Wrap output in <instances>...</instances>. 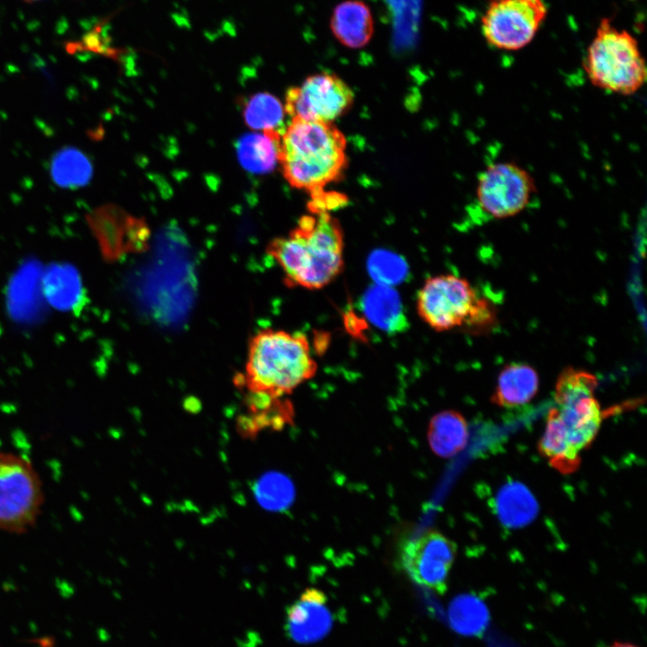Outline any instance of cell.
<instances>
[{"instance_id": "4fadbf2b", "label": "cell", "mask_w": 647, "mask_h": 647, "mask_svg": "<svg viewBox=\"0 0 647 647\" xmlns=\"http://www.w3.org/2000/svg\"><path fill=\"white\" fill-rule=\"evenodd\" d=\"M330 27L333 36L343 46L363 48L373 36L372 13L363 1H343L333 9Z\"/></svg>"}, {"instance_id": "ba28073f", "label": "cell", "mask_w": 647, "mask_h": 647, "mask_svg": "<svg viewBox=\"0 0 647 647\" xmlns=\"http://www.w3.org/2000/svg\"><path fill=\"white\" fill-rule=\"evenodd\" d=\"M546 14L543 0H487L483 35L498 49L518 50L531 42Z\"/></svg>"}, {"instance_id": "2e32d148", "label": "cell", "mask_w": 647, "mask_h": 647, "mask_svg": "<svg viewBox=\"0 0 647 647\" xmlns=\"http://www.w3.org/2000/svg\"><path fill=\"white\" fill-rule=\"evenodd\" d=\"M282 133L261 131L242 136L236 143L237 157L241 165L253 173L271 172L279 162Z\"/></svg>"}, {"instance_id": "ac0fdd59", "label": "cell", "mask_w": 647, "mask_h": 647, "mask_svg": "<svg viewBox=\"0 0 647 647\" xmlns=\"http://www.w3.org/2000/svg\"><path fill=\"white\" fill-rule=\"evenodd\" d=\"M362 305L369 321L383 331H401L406 324L401 299L391 286L377 283L369 288Z\"/></svg>"}, {"instance_id": "5bb4252c", "label": "cell", "mask_w": 647, "mask_h": 647, "mask_svg": "<svg viewBox=\"0 0 647 647\" xmlns=\"http://www.w3.org/2000/svg\"><path fill=\"white\" fill-rule=\"evenodd\" d=\"M539 388L537 372L526 363L514 362L501 371L492 402L503 408L526 405Z\"/></svg>"}, {"instance_id": "5b68a950", "label": "cell", "mask_w": 647, "mask_h": 647, "mask_svg": "<svg viewBox=\"0 0 647 647\" xmlns=\"http://www.w3.org/2000/svg\"><path fill=\"white\" fill-rule=\"evenodd\" d=\"M44 498L42 481L31 461L0 451V532H29L41 514Z\"/></svg>"}, {"instance_id": "52a82bcc", "label": "cell", "mask_w": 647, "mask_h": 647, "mask_svg": "<svg viewBox=\"0 0 647 647\" xmlns=\"http://www.w3.org/2000/svg\"><path fill=\"white\" fill-rule=\"evenodd\" d=\"M536 191L535 180L525 168L514 162H498L479 174L476 200L484 214L504 219L521 213Z\"/></svg>"}, {"instance_id": "7402d4cb", "label": "cell", "mask_w": 647, "mask_h": 647, "mask_svg": "<svg viewBox=\"0 0 647 647\" xmlns=\"http://www.w3.org/2000/svg\"><path fill=\"white\" fill-rule=\"evenodd\" d=\"M368 270L377 284L391 286L401 282L404 278L406 264L397 254L382 250L370 255Z\"/></svg>"}, {"instance_id": "6da1fadb", "label": "cell", "mask_w": 647, "mask_h": 647, "mask_svg": "<svg viewBox=\"0 0 647 647\" xmlns=\"http://www.w3.org/2000/svg\"><path fill=\"white\" fill-rule=\"evenodd\" d=\"M344 239L340 223L329 212L300 217L287 236L267 246L288 286L319 289L334 280L344 267Z\"/></svg>"}, {"instance_id": "7a4b0ae2", "label": "cell", "mask_w": 647, "mask_h": 647, "mask_svg": "<svg viewBox=\"0 0 647 647\" xmlns=\"http://www.w3.org/2000/svg\"><path fill=\"white\" fill-rule=\"evenodd\" d=\"M316 371L306 335L266 328L250 340L244 371L235 383L248 394L282 398Z\"/></svg>"}, {"instance_id": "d6986e66", "label": "cell", "mask_w": 647, "mask_h": 647, "mask_svg": "<svg viewBox=\"0 0 647 647\" xmlns=\"http://www.w3.org/2000/svg\"><path fill=\"white\" fill-rule=\"evenodd\" d=\"M539 453L560 473H573L581 464L578 452L567 439L556 418L548 411L545 429L538 443Z\"/></svg>"}, {"instance_id": "ffe728a7", "label": "cell", "mask_w": 647, "mask_h": 647, "mask_svg": "<svg viewBox=\"0 0 647 647\" xmlns=\"http://www.w3.org/2000/svg\"><path fill=\"white\" fill-rule=\"evenodd\" d=\"M285 108L278 98L268 93L252 95L244 103L246 125L261 131L283 132Z\"/></svg>"}, {"instance_id": "30bf717a", "label": "cell", "mask_w": 647, "mask_h": 647, "mask_svg": "<svg viewBox=\"0 0 647 647\" xmlns=\"http://www.w3.org/2000/svg\"><path fill=\"white\" fill-rule=\"evenodd\" d=\"M353 101V91L340 76L322 72L290 87L284 108L291 119L332 122L351 108Z\"/></svg>"}, {"instance_id": "d4e9b609", "label": "cell", "mask_w": 647, "mask_h": 647, "mask_svg": "<svg viewBox=\"0 0 647 647\" xmlns=\"http://www.w3.org/2000/svg\"><path fill=\"white\" fill-rule=\"evenodd\" d=\"M27 1H35V0H27Z\"/></svg>"}, {"instance_id": "8fae6325", "label": "cell", "mask_w": 647, "mask_h": 647, "mask_svg": "<svg viewBox=\"0 0 647 647\" xmlns=\"http://www.w3.org/2000/svg\"><path fill=\"white\" fill-rule=\"evenodd\" d=\"M456 554L453 541L438 531H429L403 547L401 561L414 582L443 593Z\"/></svg>"}, {"instance_id": "e0dca14e", "label": "cell", "mask_w": 647, "mask_h": 647, "mask_svg": "<svg viewBox=\"0 0 647 647\" xmlns=\"http://www.w3.org/2000/svg\"><path fill=\"white\" fill-rule=\"evenodd\" d=\"M468 427L464 416L456 411H442L432 417L428 428V440L432 451L441 457H451L465 447Z\"/></svg>"}, {"instance_id": "3957f363", "label": "cell", "mask_w": 647, "mask_h": 647, "mask_svg": "<svg viewBox=\"0 0 647 647\" xmlns=\"http://www.w3.org/2000/svg\"><path fill=\"white\" fill-rule=\"evenodd\" d=\"M346 146L344 135L332 122L292 119L281 134L279 163L292 187L313 195L344 173Z\"/></svg>"}, {"instance_id": "603a6c76", "label": "cell", "mask_w": 647, "mask_h": 647, "mask_svg": "<svg viewBox=\"0 0 647 647\" xmlns=\"http://www.w3.org/2000/svg\"><path fill=\"white\" fill-rule=\"evenodd\" d=\"M499 498V506L501 518L511 525L522 523L518 510L524 517L530 518L532 515L524 510H532V498L523 488H508L502 492Z\"/></svg>"}, {"instance_id": "9c48e42d", "label": "cell", "mask_w": 647, "mask_h": 647, "mask_svg": "<svg viewBox=\"0 0 647 647\" xmlns=\"http://www.w3.org/2000/svg\"><path fill=\"white\" fill-rule=\"evenodd\" d=\"M479 297L465 279L451 275L430 277L417 295V312L438 332L464 327Z\"/></svg>"}, {"instance_id": "8992f818", "label": "cell", "mask_w": 647, "mask_h": 647, "mask_svg": "<svg viewBox=\"0 0 647 647\" xmlns=\"http://www.w3.org/2000/svg\"><path fill=\"white\" fill-rule=\"evenodd\" d=\"M597 385L594 375L573 368L563 370L555 384V405L549 411L578 452L592 443L602 422L601 408L594 394Z\"/></svg>"}, {"instance_id": "7c38bea8", "label": "cell", "mask_w": 647, "mask_h": 647, "mask_svg": "<svg viewBox=\"0 0 647 647\" xmlns=\"http://www.w3.org/2000/svg\"><path fill=\"white\" fill-rule=\"evenodd\" d=\"M326 601L320 589H306L287 610L285 628L288 637L304 644L323 639L332 625Z\"/></svg>"}, {"instance_id": "277c9868", "label": "cell", "mask_w": 647, "mask_h": 647, "mask_svg": "<svg viewBox=\"0 0 647 647\" xmlns=\"http://www.w3.org/2000/svg\"><path fill=\"white\" fill-rule=\"evenodd\" d=\"M588 79L616 94H634L645 84L647 68L635 38L603 18L583 59Z\"/></svg>"}, {"instance_id": "9a60e30c", "label": "cell", "mask_w": 647, "mask_h": 647, "mask_svg": "<svg viewBox=\"0 0 647 647\" xmlns=\"http://www.w3.org/2000/svg\"><path fill=\"white\" fill-rule=\"evenodd\" d=\"M249 415L239 421V430L245 437H255L264 429L281 430L293 422L291 403L282 398L248 394L245 399Z\"/></svg>"}, {"instance_id": "cb8c5ba5", "label": "cell", "mask_w": 647, "mask_h": 647, "mask_svg": "<svg viewBox=\"0 0 647 647\" xmlns=\"http://www.w3.org/2000/svg\"><path fill=\"white\" fill-rule=\"evenodd\" d=\"M609 647H637V646L634 645V644H632V643H618V642H616V643H614L612 645H610Z\"/></svg>"}, {"instance_id": "44dd1931", "label": "cell", "mask_w": 647, "mask_h": 647, "mask_svg": "<svg viewBox=\"0 0 647 647\" xmlns=\"http://www.w3.org/2000/svg\"><path fill=\"white\" fill-rule=\"evenodd\" d=\"M259 503L270 510L287 509L294 501V486L291 481L279 473L262 475L254 487Z\"/></svg>"}]
</instances>
